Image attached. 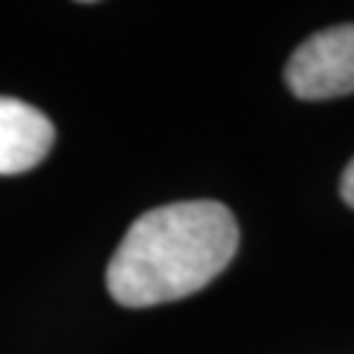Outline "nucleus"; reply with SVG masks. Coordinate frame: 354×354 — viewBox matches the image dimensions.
<instances>
[{
    "label": "nucleus",
    "instance_id": "f257e3e1",
    "mask_svg": "<svg viewBox=\"0 0 354 354\" xmlns=\"http://www.w3.org/2000/svg\"><path fill=\"white\" fill-rule=\"evenodd\" d=\"M239 227L218 201H177L139 216L109 260L106 290L124 307L177 301L234 260Z\"/></svg>",
    "mask_w": 354,
    "mask_h": 354
},
{
    "label": "nucleus",
    "instance_id": "20e7f679",
    "mask_svg": "<svg viewBox=\"0 0 354 354\" xmlns=\"http://www.w3.org/2000/svg\"><path fill=\"white\" fill-rule=\"evenodd\" d=\"M339 192H342V201H346L354 209V160L348 162V169L342 171V183H339Z\"/></svg>",
    "mask_w": 354,
    "mask_h": 354
},
{
    "label": "nucleus",
    "instance_id": "f03ea898",
    "mask_svg": "<svg viewBox=\"0 0 354 354\" xmlns=\"http://www.w3.org/2000/svg\"><path fill=\"white\" fill-rule=\"evenodd\" d=\"M286 86L301 101H325L354 92V24L310 36L286 62Z\"/></svg>",
    "mask_w": 354,
    "mask_h": 354
},
{
    "label": "nucleus",
    "instance_id": "7ed1b4c3",
    "mask_svg": "<svg viewBox=\"0 0 354 354\" xmlns=\"http://www.w3.org/2000/svg\"><path fill=\"white\" fill-rule=\"evenodd\" d=\"M53 145L50 118L18 97H0V174H24Z\"/></svg>",
    "mask_w": 354,
    "mask_h": 354
}]
</instances>
